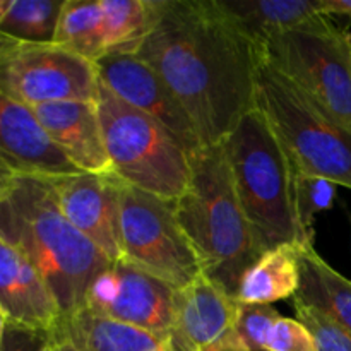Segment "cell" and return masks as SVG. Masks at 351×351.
Listing matches in <instances>:
<instances>
[{
  "mask_svg": "<svg viewBox=\"0 0 351 351\" xmlns=\"http://www.w3.org/2000/svg\"><path fill=\"white\" fill-rule=\"evenodd\" d=\"M0 170L58 180L84 173L48 134L31 106L0 95Z\"/></svg>",
  "mask_w": 351,
  "mask_h": 351,
  "instance_id": "12",
  "label": "cell"
},
{
  "mask_svg": "<svg viewBox=\"0 0 351 351\" xmlns=\"http://www.w3.org/2000/svg\"><path fill=\"white\" fill-rule=\"evenodd\" d=\"M99 81L129 103L170 130L194 154L204 147L189 113L154 69L134 53H112L96 62Z\"/></svg>",
  "mask_w": 351,
  "mask_h": 351,
  "instance_id": "11",
  "label": "cell"
},
{
  "mask_svg": "<svg viewBox=\"0 0 351 351\" xmlns=\"http://www.w3.org/2000/svg\"><path fill=\"white\" fill-rule=\"evenodd\" d=\"M300 288V245L287 243L264 252L247 269L237 298L242 304L273 305L295 297Z\"/></svg>",
  "mask_w": 351,
  "mask_h": 351,
  "instance_id": "20",
  "label": "cell"
},
{
  "mask_svg": "<svg viewBox=\"0 0 351 351\" xmlns=\"http://www.w3.org/2000/svg\"><path fill=\"white\" fill-rule=\"evenodd\" d=\"M177 291L167 281L119 259L93 280L84 307L158 338H168L175 322Z\"/></svg>",
  "mask_w": 351,
  "mask_h": 351,
  "instance_id": "10",
  "label": "cell"
},
{
  "mask_svg": "<svg viewBox=\"0 0 351 351\" xmlns=\"http://www.w3.org/2000/svg\"><path fill=\"white\" fill-rule=\"evenodd\" d=\"M62 311L40 271L12 243L0 240V321L50 335Z\"/></svg>",
  "mask_w": 351,
  "mask_h": 351,
  "instance_id": "15",
  "label": "cell"
},
{
  "mask_svg": "<svg viewBox=\"0 0 351 351\" xmlns=\"http://www.w3.org/2000/svg\"><path fill=\"white\" fill-rule=\"evenodd\" d=\"M0 351H53L50 336L45 332L14 326L2 321L0 324Z\"/></svg>",
  "mask_w": 351,
  "mask_h": 351,
  "instance_id": "28",
  "label": "cell"
},
{
  "mask_svg": "<svg viewBox=\"0 0 351 351\" xmlns=\"http://www.w3.org/2000/svg\"><path fill=\"white\" fill-rule=\"evenodd\" d=\"M208 351H242V350L237 348V346L233 345V343H223V345L215 346V348H211V350H208Z\"/></svg>",
  "mask_w": 351,
  "mask_h": 351,
  "instance_id": "32",
  "label": "cell"
},
{
  "mask_svg": "<svg viewBox=\"0 0 351 351\" xmlns=\"http://www.w3.org/2000/svg\"><path fill=\"white\" fill-rule=\"evenodd\" d=\"M239 298L201 273L177 291L173 329L170 338L182 351H208L233 343Z\"/></svg>",
  "mask_w": 351,
  "mask_h": 351,
  "instance_id": "14",
  "label": "cell"
},
{
  "mask_svg": "<svg viewBox=\"0 0 351 351\" xmlns=\"http://www.w3.org/2000/svg\"><path fill=\"white\" fill-rule=\"evenodd\" d=\"M256 45L293 29L322 12V0H219Z\"/></svg>",
  "mask_w": 351,
  "mask_h": 351,
  "instance_id": "19",
  "label": "cell"
},
{
  "mask_svg": "<svg viewBox=\"0 0 351 351\" xmlns=\"http://www.w3.org/2000/svg\"><path fill=\"white\" fill-rule=\"evenodd\" d=\"M0 240L21 250L53 291L62 315L84 307L112 261L62 213L53 180L0 170Z\"/></svg>",
  "mask_w": 351,
  "mask_h": 351,
  "instance_id": "2",
  "label": "cell"
},
{
  "mask_svg": "<svg viewBox=\"0 0 351 351\" xmlns=\"http://www.w3.org/2000/svg\"><path fill=\"white\" fill-rule=\"evenodd\" d=\"M295 315L314 336L317 351H351V335L317 308L293 300Z\"/></svg>",
  "mask_w": 351,
  "mask_h": 351,
  "instance_id": "26",
  "label": "cell"
},
{
  "mask_svg": "<svg viewBox=\"0 0 351 351\" xmlns=\"http://www.w3.org/2000/svg\"><path fill=\"white\" fill-rule=\"evenodd\" d=\"M293 300H300L351 335V281L322 259L314 243L300 245V288Z\"/></svg>",
  "mask_w": 351,
  "mask_h": 351,
  "instance_id": "18",
  "label": "cell"
},
{
  "mask_svg": "<svg viewBox=\"0 0 351 351\" xmlns=\"http://www.w3.org/2000/svg\"><path fill=\"white\" fill-rule=\"evenodd\" d=\"M96 64L57 43L0 36V95L27 106L53 101H96Z\"/></svg>",
  "mask_w": 351,
  "mask_h": 351,
  "instance_id": "9",
  "label": "cell"
},
{
  "mask_svg": "<svg viewBox=\"0 0 351 351\" xmlns=\"http://www.w3.org/2000/svg\"><path fill=\"white\" fill-rule=\"evenodd\" d=\"M266 351H317L314 336L297 317H280L269 331Z\"/></svg>",
  "mask_w": 351,
  "mask_h": 351,
  "instance_id": "27",
  "label": "cell"
},
{
  "mask_svg": "<svg viewBox=\"0 0 351 351\" xmlns=\"http://www.w3.org/2000/svg\"><path fill=\"white\" fill-rule=\"evenodd\" d=\"M96 105L113 175L165 201L180 199L191 182V154L180 141L101 81Z\"/></svg>",
  "mask_w": 351,
  "mask_h": 351,
  "instance_id": "6",
  "label": "cell"
},
{
  "mask_svg": "<svg viewBox=\"0 0 351 351\" xmlns=\"http://www.w3.org/2000/svg\"><path fill=\"white\" fill-rule=\"evenodd\" d=\"M307 98L351 130V34L328 14L257 45Z\"/></svg>",
  "mask_w": 351,
  "mask_h": 351,
  "instance_id": "7",
  "label": "cell"
},
{
  "mask_svg": "<svg viewBox=\"0 0 351 351\" xmlns=\"http://www.w3.org/2000/svg\"><path fill=\"white\" fill-rule=\"evenodd\" d=\"M120 182L113 173H79L53 180L65 218L110 261L122 259Z\"/></svg>",
  "mask_w": 351,
  "mask_h": 351,
  "instance_id": "13",
  "label": "cell"
},
{
  "mask_svg": "<svg viewBox=\"0 0 351 351\" xmlns=\"http://www.w3.org/2000/svg\"><path fill=\"white\" fill-rule=\"evenodd\" d=\"M53 43L93 64L106 57L101 0H65Z\"/></svg>",
  "mask_w": 351,
  "mask_h": 351,
  "instance_id": "22",
  "label": "cell"
},
{
  "mask_svg": "<svg viewBox=\"0 0 351 351\" xmlns=\"http://www.w3.org/2000/svg\"><path fill=\"white\" fill-rule=\"evenodd\" d=\"M51 341L67 343L79 351H156L165 338L95 314L81 307L62 315L50 332Z\"/></svg>",
  "mask_w": 351,
  "mask_h": 351,
  "instance_id": "17",
  "label": "cell"
},
{
  "mask_svg": "<svg viewBox=\"0 0 351 351\" xmlns=\"http://www.w3.org/2000/svg\"><path fill=\"white\" fill-rule=\"evenodd\" d=\"M156 351H182V350L178 348V346L173 343V339L168 336V338L163 339V343H161L160 348H158Z\"/></svg>",
  "mask_w": 351,
  "mask_h": 351,
  "instance_id": "30",
  "label": "cell"
},
{
  "mask_svg": "<svg viewBox=\"0 0 351 351\" xmlns=\"http://www.w3.org/2000/svg\"><path fill=\"white\" fill-rule=\"evenodd\" d=\"M336 185L321 177L307 175L295 168L293 211L304 245L314 243V219L319 213L332 206Z\"/></svg>",
  "mask_w": 351,
  "mask_h": 351,
  "instance_id": "24",
  "label": "cell"
},
{
  "mask_svg": "<svg viewBox=\"0 0 351 351\" xmlns=\"http://www.w3.org/2000/svg\"><path fill=\"white\" fill-rule=\"evenodd\" d=\"M256 106L298 171L351 189V130L285 77L259 48Z\"/></svg>",
  "mask_w": 351,
  "mask_h": 351,
  "instance_id": "5",
  "label": "cell"
},
{
  "mask_svg": "<svg viewBox=\"0 0 351 351\" xmlns=\"http://www.w3.org/2000/svg\"><path fill=\"white\" fill-rule=\"evenodd\" d=\"M280 317V312L273 305L239 302L232 335L233 345L242 351H266L267 336Z\"/></svg>",
  "mask_w": 351,
  "mask_h": 351,
  "instance_id": "25",
  "label": "cell"
},
{
  "mask_svg": "<svg viewBox=\"0 0 351 351\" xmlns=\"http://www.w3.org/2000/svg\"><path fill=\"white\" fill-rule=\"evenodd\" d=\"M106 55L136 53L153 27L158 0H101Z\"/></svg>",
  "mask_w": 351,
  "mask_h": 351,
  "instance_id": "21",
  "label": "cell"
},
{
  "mask_svg": "<svg viewBox=\"0 0 351 351\" xmlns=\"http://www.w3.org/2000/svg\"><path fill=\"white\" fill-rule=\"evenodd\" d=\"M122 259L177 290L201 273L202 264L175 215L173 202L120 182Z\"/></svg>",
  "mask_w": 351,
  "mask_h": 351,
  "instance_id": "8",
  "label": "cell"
},
{
  "mask_svg": "<svg viewBox=\"0 0 351 351\" xmlns=\"http://www.w3.org/2000/svg\"><path fill=\"white\" fill-rule=\"evenodd\" d=\"M322 12L351 19V0H322Z\"/></svg>",
  "mask_w": 351,
  "mask_h": 351,
  "instance_id": "29",
  "label": "cell"
},
{
  "mask_svg": "<svg viewBox=\"0 0 351 351\" xmlns=\"http://www.w3.org/2000/svg\"><path fill=\"white\" fill-rule=\"evenodd\" d=\"M173 208L204 273L237 297L243 274L261 254L223 144L191 154V182Z\"/></svg>",
  "mask_w": 351,
  "mask_h": 351,
  "instance_id": "3",
  "label": "cell"
},
{
  "mask_svg": "<svg viewBox=\"0 0 351 351\" xmlns=\"http://www.w3.org/2000/svg\"><path fill=\"white\" fill-rule=\"evenodd\" d=\"M65 0H0V36L53 43Z\"/></svg>",
  "mask_w": 351,
  "mask_h": 351,
  "instance_id": "23",
  "label": "cell"
},
{
  "mask_svg": "<svg viewBox=\"0 0 351 351\" xmlns=\"http://www.w3.org/2000/svg\"><path fill=\"white\" fill-rule=\"evenodd\" d=\"M137 57L161 75L204 146L221 144L256 108L259 47L219 0H158Z\"/></svg>",
  "mask_w": 351,
  "mask_h": 351,
  "instance_id": "1",
  "label": "cell"
},
{
  "mask_svg": "<svg viewBox=\"0 0 351 351\" xmlns=\"http://www.w3.org/2000/svg\"><path fill=\"white\" fill-rule=\"evenodd\" d=\"M51 350L53 351H79L77 348H74V346L67 345V343H60V341H51Z\"/></svg>",
  "mask_w": 351,
  "mask_h": 351,
  "instance_id": "31",
  "label": "cell"
},
{
  "mask_svg": "<svg viewBox=\"0 0 351 351\" xmlns=\"http://www.w3.org/2000/svg\"><path fill=\"white\" fill-rule=\"evenodd\" d=\"M31 108L79 170L113 173L96 101H53Z\"/></svg>",
  "mask_w": 351,
  "mask_h": 351,
  "instance_id": "16",
  "label": "cell"
},
{
  "mask_svg": "<svg viewBox=\"0 0 351 351\" xmlns=\"http://www.w3.org/2000/svg\"><path fill=\"white\" fill-rule=\"evenodd\" d=\"M221 144L261 256L304 245L293 211L295 167L264 113L257 106L247 112Z\"/></svg>",
  "mask_w": 351,
  "mask_h": 351,
  "instance_id": "4",
  "label": "cell"
}]
</instances>
